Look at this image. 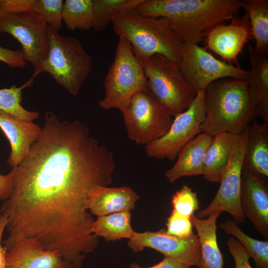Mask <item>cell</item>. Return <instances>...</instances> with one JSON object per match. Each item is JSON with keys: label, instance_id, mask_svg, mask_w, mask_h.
<instances>
[{"label": "cell", "instance_id": "cell-12", "mask_svg": "<svg viewBox=\"0 0 268 268\" xmlns=\"http://www.w3.org/2000/svg\"><path fill=\"white\" fill-rule=\"evenodd\" d=\"M249 126L240 134L232 157L223 174L220 187L211 203L198 213L199 218L216 211L230 214L237 223L245 221L240 205L241 178Z\"/></svg>", "mask_w": 268, "mask_h": 268}, {"label": "cell", "instance_id": "cell-22", "mask_svg": "<svg viewBox=\"0 0 268 268\" xmlns=\"http://www.w3.org/2000/svg\"><path fill=\"white\" fill-rule=\"evenodd\" d=\"M243 169L268 177V124L255 122L249 126Z\"/></svg>", "mask_w": 268, "mask_h": 268}, {"label": "cell", "instance_id": "cell-6", "mask_svg": "<svg viewBox=\"0 0 268 268\" xmlns=\"http://www.w3.org/2000/svg\"><path fill=\"white\" fill-rule=\"evenodd\" d=\"M105 95L99 106L106 110L117 109L122 112L137 92L149 89L140 61L132 47L119 37L114 60L104 81Z\"/></svg>", "mask_w": 268, "mask_h": 268}, {"label": "cell", "instance_id": "cell-39", "mask_svg": "<svg viewBox=\"0 0 268 268\" xmlns=\"http://www.w3.org/2000/svg\"><path fill=\"white\" fill-rule=\"evenodd\" d=\"M1 213H0V215Z\"/></svg>", "mask_w": 268, "mask_h": 268}, {"label": "cell", "instance_id": "cell-28", "mask_svg": "<svg viewBox=\"0 0 268 268\" xmlns=\"http://www.w3.org/2000/svg\"><path fill=\"white\" fill-rule=\"evenodd\" d=\"M62 16L70 30H89L93 27L92 0H66L63 4Z\"/></svg>", "mask_w": 268, "mask_h": 268}, {"label": "cell", "instance_id": "cell-38", "mask_svg": "<svg viewBox=\"0 0 268 268\" xmlns=\"http://www.w3.org/2000/svg\"><path fill=\"white\" fill-rule=\"evenodd\" d=\"M256 109L257 115L263 119L264 123L268 124V101L257 104Z\"/></svg>", "mask_w": 268, "mask_h": 268}, {"label": "cell", "instance_id": "cell-29", "mask_svg": "<svg viewBox=\"0 0 268 268\" xmlns=\"http://www.w3.org/2000/svg\"><path fill=\"white\" fill-rule=\"evenodd\" d=\"M30 82L19 87L13 85L8 88L0 89V110L25 121H33L39 119V113L27 110L21 104L22 89L29 85Z\"/></svg>", "mask_w": 268, "mask_h": 268}, {"label": "cell", "instance_id": "cell-13", "mask_svg": "<svg viewBox=\"0 0 268 268\" xmlns=\"http://www.w3.org/2000/svg\"><path fill=\"white\" fill-rule=\"evenodd\" d=\"M128 245L135 253L141 252L145 248H152L189 267H198L201 261L199 240L194 233L189 237L181 238L169 235L165 229L155 232H136Z\"/></svg>", "mask_w": 268, "mask_h": 268}, {"label": "cell", "instance_id": "cell-32", "mask_svg": "<svg viewBox=\"0 0 268 268\" xmlns=\"http://www.w3.org/2000/svg\"><path fill=\"white\" fill-rule=\"evenodd\" d=\"M166 232L170 235L186 238L192 236L193 224L190 218L186 217L174 210L167 219Z\"/></svg>", "mask_w": 268, "mask_h": 268}, {"label": "cell", "instance_id": "cell-33", "mask_svg": "<svg viewBox=\"0 0 268 268\" xmlns=\"http://www.w3.org/2000/svg\"><path fill=\"white\" fill-rule=\"evenodd\" d=\"M226 244L234 259L235 268H252L249 263V254L237 240L233 237H229Z\"/></svg>", "mask_w": 268, "mask_h": 268}, {"label": "cell", "instance_id": "cell-26", "mask_svg": "<svg viewBox=\"0 0 268 268\" xmlns=\"http://www.w3.org/2000/svg\"><path fill=\"white\" fill-rule=\"evenodd\" d=\"M93 22L96 32L105 29L118 14L135 10L142 0H92Z\"/></svg>", "mask_w": 268, "mask_h": 268}, {"label": "cell", "instance_id": "cell-30", "mask_svg": "<svg viewBox=\"0 0 268 268\" xmlns=\"http://www.w3.org/2000/svg\"><path fill=\"white\" fill-rule=\"evenodd\" d=\"M64 2L62 0H31L32 11L58 31L63 24Z\"/></svg>", "mask_w": 268, "mask_h": 268}, {"label": "cell", "instance_id": "cell-14", "mask_svg": "<svg viewBox=\"0 0 268 268\" xmlns=\"http://www.w3.org/2000/svg\"><path fill=\"white\" fill-rule=\"evenodd\" d=\"M266 178L242 168L240 199L244 217L267 240L268 184Z\"/></svg>", "mask_w": 268, "mask_h": 268}, {"label": "cell", "instance_id": "cell-21", "mask_svg": "<svg viewBox=\"0 0 268 268\" xmlns=\"http://www.w3.org/2000/svg\"><path fill=\"white\" fill-rule=\"evenodd\" d=\"M222 212L216 211L206 219L193 214L190 218L198 233L201 247V261L198 268H223V257L216 240V222Z\"/></svg>", "mask_w": 268, "mask_h": 268}, {"label": "cell", "instance_id": "cell-7", "mask_svg": "<svg viewBox=\"0 0 268 268\" xmlns=\"http://www.w3.org/2000/svg\"><path fill=\"white\" fill-rule=\"evenodd\" d=\"M139 60L149 91L170 115L175 117L185 111L197 93L184 79L179 63L160 54Z\"/></svg>", "mask_w": 268, "mask_h": 268}, {"label": "cell", "instance_id": "cell-19", "mask_svg": "<svg viewBox=\"0 0 268 268\" xmlns=\"http://www.w3.org/2000/svg\"><path fill=\"white\" fill-rule=\"evenodd\" d=\"M212 138L201 133L180 149L175 164L165 173L170 183L184 176L203 175L204 157Z\"/></svg>", "mask_w": 268, "mask_h": 268}, {"label": "cell", "instance_id": "cell-35", "mask_svg": "<svg viewBox=\"0 0 268 268\" xmlns=\"http://www.w3.org/2000/svg\"><path fill=\"white\" fill-rule=\"evenodd\" d=\"M14 180L12 172L3 175L0 173V200H7L12 193Z\"/></svg>", "mask_w": 268, "mask_h": 268}, {"label": "cell", "instance_id": "cell-9", "mask_svg": "<svg viewBox=\"0 0 268 268\" xmlns=\"http://www.w3.org/2000/svg\"><path fill=\"white\" fill-rule=\"evenodd\" d=\"M179 64L184 79L197 93L220 79L245 80L247 76V70L216 59L206 49L197 44H183Z\"/></svg>", "mask_w": 268, "mask_h": 268}, {"label": "cell", "instance_id": "cell-2", "mask_svg": "<svg viewBox=\"0 0 268 268\" xmlns=\"http://www.w3.org/2000/svg\"><path fill=\"white\" fill-rule=\"evenodd\" d=\"M240 0H142L135 10L147 16L167 18L183 43L197 44L243 7Z\"/></svg>", "mask_w": 268, "mask_h": 268}, {"label": "cell", "instance_id": "cell-17", "mask_svg": "<svg viewBox=\"0 0 268 268\" xmlns=\"http://www.w3.org/2000/svg\"><path fill=\"white\" fill-rule=\"evenodd\" d=\"M0 129L10 145L6 163L12 168L17 166L26 157L42 131V128L33 121L21 120L1 110Z\"/></svg>", "mask_w": 268, "mask_h": 268}, {"label": "cell", "instance_id": "cell-8", "mask_svg": "<svg viewBox=\"0 0 268 268\" xmlns=\"http://www.w3.org/2000/svg\"><path fill=\"white\" fill-rule=\"evenodd\" d=\"M129 139L147 145L169 130L172 116L149 89L135 93L122 112Z\"/></svg>", "mask_w": 268, "mask_h": 268}, {"label": "cell", "instance_id": "cell-3", "mask_svg": "<svg viewBox=\"0 0 268 268\" xmlns=\"http://www.w3.org/2000/svg\"><path fill=\"white\" fill-rule=\"evenodd\" d=\"M204 103L201 131L212 136L223 133L239 135L257 116L242 79L224 78L212 82L204 90Z\"/></svg>", "mask_w": 268, "mask_h": 268}, {"label": "cell", "instance_id": "cell-10", "mask_svg": "<svg viewBox=\"0 0 268 268\" xmlns=\"http://www.w3.org/2000/svg\"><path fill=\"white\" fill-rule=\"evenodd\" d=\"M204 90L199 91L190 106L175 117L168 132L160 138L145 145L150 157L174 160L180 149L201 133L205 117Z\"/></svg>", "mask_w": 268, "mask_h": 268}, {"label": "cell", "instance_id": "cell-15", "mask_svg": "<svg viewBox=\"0 0 268 268\" xmlns=\"http://www.w3.org/2000/svg\"><path fill=\"white\" fill-rule=\"evenodd\" d=\"M250 22L245 14L234 16L228 25L222 24L212 29L206 36L205 49L219 56L229 64L237 61L246 42L252 39Z\"/></svg>", "mask_w": 268, "mask_h": 268}, {"label": "cell", "instance_id": "cell-5", "mask_svg": "<svg viewBox=\"0 0 268 268\" xmlns=\"http://www.w3.org/2000/svg\"><path fill=\"white\" fill-rule=\"evenodd\" d=\"M49 49L35 74L49 73L69 93L76 96L89 75L93 58L77 39L64 36L47 25Z\"/></svg>", "mask_w": 268, "mask_h": 268}, {"label": "cell", "instance_id": "cell-23", "mask_svg": "<svg viewBox=\"0 0 268 268\" xmlns=\"http://www.w3.org/2000/svg\"><path fill=\"white\" fill-rule=\"evenodd\" d=\"M251 68L247 70L245 81L248 95L255 105L268 101V54L257 52L255 47H248Z\"/></svg>", "mask_w": 268, "mask_h": 268}, {"label": "cell", "instance_id": "cell-24", "mask_svg": "<svg viewBox=\"0 0 268 268\" xmlns=\"http://www.w3.org/2000/svg\"><path fill=\"white\" fill-rule=\"evenodd\" d=\"M92 233L107 241L123 238L131 239L135 233L131 225V211H124L98 216L92 224Z\"/></svg>", "mask_w": 268, "mask_h": 268}, {"label": "cell", "instance_id": "cell-36", "mask_svg": "<svg viewBox=\"0 0 268 268\" xmlns=\"http://www.w3.org/2000/svg\"><path fill=\"white\" fill-rule=\"evenodd\" d=\"M182 262L172 258L165 257L158 264L148 268H142L136 263H132L130 268H189Z\"/></svg>", "mask_w": 268, "mask_h": 268}, {"label": "cell", "instance_id": "cell-4", "mask_svg": "<svg viewBox=\"0 0 268 268\" xmlns=\"http://www.w3.org/2000/svg\"><path fill=\"white\" fill-rule=\"evenodd\" d=\"M112 22L116 34L128 41L138 59L160 54L180 62L183 43L167 18L147 16L133 10L118 14Z\"/></svg>", "mask_w": 268, "mask_h": 268}, {"label": "cell", "instance_id": "cell-1", "mask_svg": "<svg viewBox=\"0 0 268 268\" xmlns=\"http://www.w3.org/2000/svg\"><path fill=\"white\" fill-rule=\"evenodd\" d=\"M41 134L27 155L10 171L14 188L1 206L27 233L49 241L80 235L94 221L86 208L94 185L113 180L112 152L84 123L45 113Z\"/></svg>", "mask_w": 268, "mask_h": 268}, {"label": "cell", "instance_id": "cell-37", "mask_svg": "<svg viewBox=\"0 0 268 268\" xmlns=\"http://www.w3.org/2000/svg\"><path fill=\"white\" fill-rule=\"evenodd\" d=\"M7 222V216L6 215L1 214L0 215V268H6L5 254L6 250L1 244V238Z\"/></svg>", "mask_w": 268, "mask_h": 268}, {"label": "cell", "instance_id": "cell-18", "mask_svg": "<svg viewBox=\"0 0 268 268\" xmlns=\"http://www.w3.org/2000/svg\"><path fill=\"white\" fill-rule=\"evenodd\" d=\"M139 198L138 195L130 187L110 188L97 185L88 192L86 208L97 216L131 211L134 208Z\"/></svg>", "mask_w": 268, "mask_h": 268}, {"label": "cell", "instance_id": "cell-34", "mask_svg": "<svg viewBox=\"0 0 268 268\" xmlns=\"http://www.w3.org/2000/svg\"><path fill=\"white\" fill-rule=\"evenodd\" d=\"M0 61L12 67H23L26 65L22 49L12 50L0 46Z\"/></svg>", "mask_w": 268, "mask_h": 268}, {"label": "cell", "instance_id": "cell-16", "mask_svg": "<svg viewBox=\"0 0 268 268\" xmlns=\"http://www.w3.org/2000/svg\"><path fill=\"white\" fill-rule=\"evenodd\" d=\"M6 268H74L57 251L46 250L33 238L19 240L6 251Z\"/></svg>", "mask_w": 268, "mask_h": 268}, {"label": "cell", "instance_id": "cell-27", "mask_svg": "<svg viewBox=\"0 0 268 268\" xmlns=\"http://www.w3.org/2000/svg\"><path fill=\"white\" fill-rule=\"evenodd\" d=\"M219 227L240 243L253 259L256 268H268V241H260L249 237L234 220H226L220 224Z\"/></svg>", "mask_w": 268, "mask_h": 268}, {"label": "cell", "instance_id": "cell-11", "mask_svg": "<svg viewBox=\"0 0 268 268\" xmlns=\"http://www.w3.org/2000/svg\"><path fill=\"white\" fill-rule=\"evenodd\" d=\"M47 24L31 11L0 13V33H8L22 46L25 61L32 64L35 72L49 49Z\"/></svg>", "mask_w": 268, "mask_h": 268}, {"label": "cell", "instance_id": "cell-25", "mask_svg": "<svg viewBox=\"0 0 268 268\" xmlns=\"http://www.w3.org/2000/svg\"><path fill=\"white\" fill-rule=\"evenodd\" d=\"M250 24L256 50L268 53V0H242Z\"/></svg>", "mask_w": 268, "mask_h": 268}, {"label": "cell", "instance_id": "cell-31", "mask_svg": "<svg viewBox=\"0 0 268 268\" xmlns=\"http://www.w3.org/2000/svg\"><path fill=\"white\" fill-rule=\"evenodd\" d=\"M173 210L189 218L199 208V201L196 193L186 185L175 193L172 197Z\"/></svg>", "mask_w": 268, "mask_h": 268}, {"label": "cell", "instance_id": "cell-20", "mask_svg": "<svg viewBox=\"0 0 268 268\" xmlns=\"http://www.w3.org/2000/svg\"><path fill=\"white\" fill-rule=\"evenodd\" d=\"M240 134L223 133L213 136L204 157L203 176L205 180L220 182Z\"/></svg>", "mask_w": 268, "mask_h": 268}]
</instances>
